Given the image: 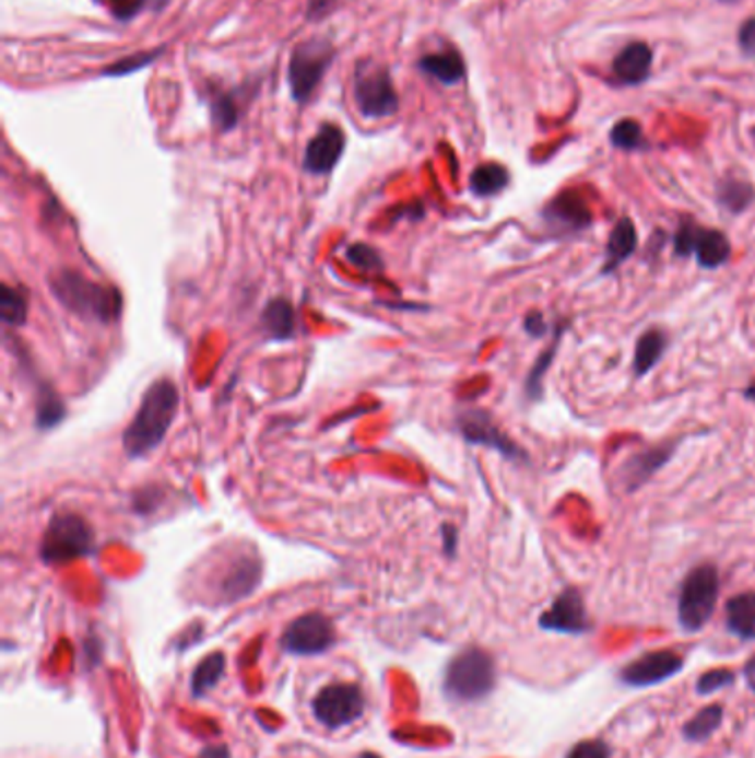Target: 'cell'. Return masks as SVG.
Returning a JSON list of instances; mask_svg holds the SVG:
<instances>
[{"mask_svg":"<svg viewBox=\"0 0 755 758\" xmlns=\"http://www.w3.org/2000/svg\"><path fill=\"white\" fill-rule=\"evenodd\" d=\"M683 665L685 658L671 650L645 652L642 656H638L621 669V681L629 688H651L676 677Z\"/></svg>","mask_w":755,"mask_h":758,"instance_id":"obj_11","label":"cell"},{"mask_svg":"<svg viewBox=\"0 0 755 758\" xmlns=\"http://www.w3.org/2000/svg\"><path fill=\"white\" fill-rule=\"evenodd\" d=\"M366 710V697L355 684H332L319 690L312 701L315 719L328 727L340 730L362 719Z\"/></svg>","mask_w":755,"mask_h":758,"instance_id":"obj_8","label":"cell"},{"mask_svg":"<svg viewBox=\"0 0 755 758\" xmlns=\"http://www.w3.org/2000/svg\"><path fill=\"white\" fill-rule=\"evenodd\" d=\"M334 56L338 51L326 38H310L293 49L288 62V88L295 103L306 105L312 98Z\"/></svg>","mask_w":755,"mask_h":758,"instance_id":"obj_6","label":"cell"},{"mask_svg":"<svg viewBox=\"0 0 755 758\" xmlns=\"http://www.w3.org/2000/svg\"><path fill=\"white\" fill-rule=\"evenodd\" d=\"M561 333H563V328L556 333L552 347H550L547 351H543V355L536 360L534 369H532V371H530V375H528L526 390H528L530 399H539V397H541V393H543V377H545L547 369H550V366H552V362H554V355H556V349H558V342H561Z\"/></svg>","mask_w":755,"mask_h":758,"instance_id":"obj_31","label":"cell"},{"mask_svg":"<svg viewBox=\"0 0 755 758\" xmlns=\"http://www.w3.org/2000/svg\"><path fill=\"white\" fill-rule=\"evenodd\" d=\"M180 408V390L172 380H155L140 399L131 424L122 433V448L131 459L151 455L174 427Z\"/></svg>","mask_w":755,"mask_h":758,"instance_id":"obj_1","label":"cell"},{"mask_svg":"<svg viewBox=\"0 0 755 758\" xmlns=\"http://www.w3.org/2000/svg\"><path fill=\"white\" fill-rule=\"evenodd\" d=\"M543 218L556 233H578L587 226H592L590 207H587L585 200L574 191H565L558 198H554L545 207Z\"/></svg>","mask_w":755,"mask_h":758,"instance_id":"obj_15","label":"cell"},{"mask_svg":"<svg viewBox=\"0 0 755 758\" xmlns=\"http://www.w3.org/2000/svg\"><path fill=\"white\" fill-rule=\"evenodd\" d=\"M722 716H724V710L718 703L703 708L694 719L687 721V725L683 730L685 738L694 740V743L707 740L722 725Z\"/></svg>","mask_w":755,"mask_h":758,"instance_id":"obj_27","label":"cell"},{"mask_svg":"<svg viewBox=\"0 0 755 758\" xmlns=\"http://www.w3.org/2000/svg\"><path fill=\"white\" fill-rule=\"evenodd\" d=\"M49 282L56 300L82 319L109 324L120 317L122 298L116 289H107L78 271H58Z\"/></svg>","mask_w":755,"mask_h":758,"instance_id":"obj_2","label":"cell"},{"mask_svg":"<svg viewBox=\"0 0 755 758\" xmlns=\"http://www.w3.org/2000/svg\"><path fill=\"white\" fill-rule=\"evenodd\" d=\"M666 349V337L660 328H649L640 335V340L636 342V351H634V373L640 377V375H647L656 364L658 360L662 358Z\"/></svg>","mask_w":755,"mask_h":758,"instance_id":"obj_23","label":"cell"},{"mask_svg":"<svg viewBox=\"0 0 755 758\" xmlns=\"http://www.w3.org/2000/svg\"><path fill=\"white\" fill-rule=\"evenodd\" d=\"M612 144L618 147V149H625V151H634V149H640L645 147V138H642V129L636 120H621L612 133Z\"/></svg>","mask_w":755,"mask_h":758,"instance_id":"obj_33","label":"cell"},{"mask_svg":"<svg viewBox=\"0 0 755 758\" xmlns=\"http://www.w3.org/2000/svg\"><path fill=\"white\" fill-rule=\"evenodd\" d=\"M441 533H444V544H446V552L452 557L455 552H457V528L455 526H450V524H446L444 528H441Z\"/></svg>","mask_w":755,"mask_h":758,"instance_id":"obj_42","label":"cell"},{"mask_svg":"<svg viewBox=\"0 0 755 758\" xmlns=\"http://www.w3.org/2000/svg\"><path fill=\"white\" fill-rule=\"evenodd\" d=\"M96 550L94 528L75 513L54 515L43 541H40V559L45 563H69L80 557H90Z\"/></svg>","mask_w":755,"mask_h":758,"instance_id":"obj_4","label":"cell"},{"mask_svg":"<svg viewBox=\"0 0 755 758\" xmlns=\"http://www.w3.org/2000/svg\"><path fill=\"white\" fill-rule=\"evenodd\" d=\"M457 427H459V433L463 435V440L468 444L487 446L508 459H523L526 457L523 448L517 446L506 433H503L485 410H479V408L463 410L457 417Z\"/></svg>","mask_w":755,"mask_h":758,"instance_id":"obj_10","label":"cell"},{"mask_svg":"<svg viewBox=\"0 0 755 758\" xmlns=\"http://www.w3.org/2000/svg\"><path fill=\"white\" fill-rule=\"evenodd\" d=\"M727 628L742 641H755V593H742L727 602Z\"/></svg>","mask_w":755,"mask_h":758,"instance_id":"obj_19","label":"cell"},{"mask_svg":"<svg viewBox=\"0 0 755 758\" xmlns=\"http://www.w3.org/2000/svg\"><path fill=\"white\" fill-rule=\"evenodd\" d=\"M653 51L645 43H629L616 58H614V73L625 84H638L649 78L651 71Z\"/></svg>","mask_w":755,"mask_h":758,"instance_id":"obj_16","label":"cell"},{"mask_svg":"<svg viewBox=\"0 0 755 758\" xmlns=\"http://www.w3.org/2000/svg\"><path fill=\"white\" fill-rule=\"evenodd\" d=\"M224 669H226V658L222 652H213L209 656H204L196 669H193V677H191V695L196 699L204 697L207 692L215 690L217 684L222 681L224 677Z\"/></svg>","mask_w":755,"mask_h":758,"instance_id":"obj_24","label":"cell"},{"mask_svg":"<svg viewBox=\"0 0 755 758\" xmlns=\"http://www.w3.org/2000/svg\"><path fill=\"white\" fill-rule=\"evenodd\" d=\"M211 120L217 131H231L239 120V105L233 94H215L211 98Z\"/></svg>","mask_w":755,"mask_h":758,"instance_id":"obj_30","label":"cell"},{"mask_svg":"<svg viewBox=\"0 0 755 758\" xmlns=\"http://www.w3.org/2000/svg\"><path fill=\"white\" fill-rule=\"evenodd\" d=\"M744 681L751 692H755V654L744 665Z\"/></svg>","mask_w":755,"mask_h":758,"instance_id":"obj_44","label":"cell"},{"mask_svg":"<svg viewBox=\"0 0 755 758\" xmlns=\"http://www.w3.org/2000/svg\"><path fill=\"white\" fill-rule=\"evenodd\" d=\"M523 326H526V330H528L532 337H541V335H545V333H547L545 319H543V315H541V313H536V311H532V313H528V315H526Z\"/></svg>","mask_w":755,"mask_h":758,"instance_id":"obj_41","label":"cell"},{"mask_svg":"<svg viewBox=\"0 0 755 758\" xmlns=\"http://www.w3.org/2000/svg\"><path fill=\"white\" fill-rule=\"evenodd\" d=\"M740 47L746 56L755 58V16L740 27Z\"/></svg>","mask_w":755,"mask_h":758,"instance_id":"obj_40","label":"cell"},{"mask_svg":"<svg viewBox=\"0 0 755 758\" xmlns=\"http://www.w3.org/2000/svg\"><path fill=\"white\" fill-rule=\"evenodd\" d=\"M340 0H308L306 14L310 21H321L326 19L334 8H338Z\"/></svg>","mask_w":755,"mask_h":758,"instance_id":"obj_39","label":"cell"},{"mask_svg":"<svg viewBox=\"0 0 755 758\" xmlns=\"http://www.w3.org/2000/svg\"><path fill=\"white\" fill-rule=\"evenodd\" d=\"M103 3L118 21H131L142 12L146 0H103Z\"/></svg>","mask_w":755,"mask_h":758,"instance_id":"obj_37","label":"cell"},{"mask_svg":"<svg viewBox=\"0 0 755 758\" xmlns=\"http://www.w3.org/2000/svg\"><path fill=\"white\" fill-rule=\"evenodd\" d=\"M508 183H510L508 168L500 166V164H494V162L476 166L470 176V189L479 198H489V196L500 194L503 189L508 187Z\"/></svg>","mask_w":755,"mask_h":758,"instance_id":"obj_25","label":"cell"},{"mask_svg":"<svg viewBox=\"0 0 755 758\" xmlns=\"http://www.w3.org/2000/svg\"><path fill=\"white\" fill-rule=\"evenodd\" d=\"M359 758H381V756H377V754H370V751H364Z\"/></svg>","mask_w":755,"mask_h":758,"instance_id":"obj_46","label":"cell"},{"mask_svg":"<svg viewBox=\"0 0 755 758\" xmlns=\"http://www.w3.org/2000/svg\"><path fill=\"white\" fill-rule=\"evenodd\" d=\"M64 415H67V408H64L62 399L54 393V388L43 386L38 390V399H36V427L40 431H49V429L60 424Z\"/></svg>","mask_w":755,"mask_h":758,"instance_id":"obj_26","label":"cell"},{"mask_svg":"<svg viewBox=\"0 0 755 758\" xmlns=\"http://www.w3.org/2000/svg\"><path fill=\"white\" fill-rule=\"evenodd\" d=\"M694 253L703 269H718L731 258V244L722 231L700 229Z\"/></svg>","mask_w":755,"mask_h":758,"instance_id":"obj_21","label":"cell"},{"mask_svg":"<svg viewBox=\"0 0 755 758\" xmlns=\"http://www.w3.org/2000/svg\"><path fill=\"white\" fill-rule=\"evenodd\" d=\"M755 200V191L748 183L744 180H724L718 187V202L729 211V213H742L746 211Z\"/></svg>","mask_w":755,"mask_h":758,"instance_id":"obj_29","label":"cell"},{"mask_svg":"<svg viewBox=\"0 0 755 758\" xmlns=\"http://www.w3.org/2000/svg\"><path fill=\"white\" fill-rule=\"evenodd\" d=\"M262 326L271 340H293L295 337V308L288 300L275 298L264 306L262 313Z\"/></svg>","mask_w":755,"mask_h":758,"instance_id":"obj_22","label":"cell"},{"mask_svg":"<svg viewBox=\"0 0 755 758\" xmlns=\"http://www.w3.org/2000/svg\"><path fill=\"white\" fill-rule=\"evenodd\" d=\"M744 395H746L748 399H755V384H751V386L744 390Z\"/></svg>","mask_w":755,"mask_h":758,"instance_id":"obj_45","label":"cell"},{"mask_svg":"<svg viewBox=\"0 0 755 758\" xmlns=\"http://www.w3.org/2000/svg\"><path fill=\"white\" fill-rule=\"evenodd\" d=\"M418 69L444 84H457L465 75V62L461 54L455 49L426 54L422 60H418Z\"/></svg>","mask_w":755,"mask_h":758,"instance_id":"obj_20","label":"cell"},{"mask_svg":"<svg viewBox=\"0 0 755 758\" xmlns=\"http://www.w3.org/2000/svg\"><path fill=\"white\" fill-rule=\"evenodd\" d=\"M638 246V231L636 224L629 218H621L616 222V226L610 233L607 240V248H605V267L603 273H612L616 271L623 263H627L634 250Z\"/></svg>","mask_w":755,"mask_h":758,"instance_id":"obj_17","label":"cell"},{"mask_svg":"<svg viewBox=\"0 0 755 758\" xmlns=\"http://www.w3.org/2000/svg\"><path fill=\"white\" fill-rule=\"evenodd\" d=\"M262 581V559L253 552L235 555L222 570L217 595L222 604H237L256 593Z\"/></svg>","mask_w":755,"mask_h":758,"instance_id":"obj_12","label":"cell"},{"mask_svg":"<svg viewBox=\"0 0 755 758\" xmlns=\"http://www.w3.org/2000/svg\"><path fill=\"white\" fill-rule=\"evenodd\" d=\"M198 758H231V751L226 745H209L200 751Z\"/></svg>","mask_w":755,"mask_h":758,"instance_id":"obj_43","label":"cell"},{"mask_svg":"<svg viewBox=\"0 0 755 758\" xmlns=\"http://www.w3.org/2000/svg\"><path fill=\"white\" fill-rule=\"evenodd\" d=\"M27 295L21 289L3 284L0 289V317L8 326H23L27 322Z\"/></svg>","mask_w":755,"mask_h":758,"instance_id":"obj_28","label":"cell"},{"mask_svg":"<svg viewBox=\"0 0 755 758\" xmlns=\"http://www.w3.org/2000/svg\"><path fill=\"white\" fill-rule=\"evenodd\" d=\"M346 258H349V263H353L359 271H381L384 269V260H381V256H379V253L373 248V246H368V244H353V246H349V253H346Z\"/></svg>","mask_w":755,"mask_h":758,"instance_id":"obj_34","label":"cell"},{"mask_svg":"<svg viewBox=\"0 0 755 758\" xmlns=\"http://www.w3.org/2000/svg\"><path fill=\"white\" fill-rule=\"evenodd\" d=\"M353 98L364 118L379 120L394 116L399 109V94L390 69L375 60L359 62L353 82Z\"/></svg>","mask_w":755,"mask_h":758,"instance_id":"obj_7","label":"cell"},{"mask_svg":"<svg viewBox=\"0 0 755 758\" xmlns=\"http://www.w3.org/2000/svg\"><path fill=\"white\" fill-rule=\"evenodd\" d=\"M718 593L720 576L711 563H703L685 576L679 595V623L685 632H698L709 623Z\"/></svg>","mask_w":755,"mask_h":758,"instance_id":"obj_5","label":"cell"},{"mask_svg":"<svg viewBox=\"0 0 755 758\" xmlns=\"http://www.w3.org/2000/svg\"><path fill=\"white\" fill-rule=\"evenodd\" d=\"M567 758H610V747L603 740H580L569 749Z\"/></svg>","mask_w":755,"mask_h":758,"instance_id":"obj_38","label":"cell"},{"mask_svg":"<svg viewBox=\"0 0 755 758\" xmlns=\"http://www.w3.org/2000/svg\"><path fill=\"white\" fill-rule=\"evenodd\" d=\"M539 626L547 632H558V634H582L590 630V621H587L585 604L576 587H567L565 593H561L550 610H545L539 617Z\"/></svg>","mask_w":755,"mask_h":758,"instance_id":"obj_14","label":"cell"},{"mask_svg":"<svg viewBox=\"0 0 755 758\" xmlns=\"http://www.w3.org/2000/svg\"><path fill=\"white\" fill-rule=\"evenodd\" d=\"M671 453H674V444H671V446H653V448H647V451L638 453L636 457H632L625 464V470H623L627 490H636L645 481H649L666 464Z\"/></svg>","mask_w":755,"mask_h":758,"instance_id":"obj_18","label":"cell"},{"mask_svg":"<svg viewBox=\"0 0 755 758\" xmlns=\"http://www.w3.org/2000/svg\"><path fill=\"white\" fill-rule=\"evenodd\" d=\"M157 56H162V49H151V51H140V54H131V56H125L120 58L118 62L105 67L103 75H111V78H122V75H129V73H135L144 67H149Z\"/></svg>","mask_w":755,"mask_h":758,"instance_id":"obj_32","label":"cell"},{"mask_svg":"<svg viewBox=\"0 0 755 758\" xmlns=\"http://www.w3.org/2000/svg\"><path fill=\"white\" fill-rule=\"evenodd\" d=\"M346 149V136L338 125H321L304 151V172L312 176H328Z\"/></svg>","mask_w":755,"mask_h":758,"instance_id":"obj_13","label":"cell"},{"mask_svg":"<svg viewBox=\"0 0 755 758\" xmlns=\"http://www.w3.org/2000/svg\"><path fill=\"white\" fill-rule=\"evenodd\" d=\"M698 231L700 226H696L689 218H685L676 231V237H674V246H676V256L685 258L689 256V253H694V246H696V240H698Z\"/></svg>","mask_w":755,"mask_h":758,"instance_id":"obj_36","label":"cell"},{"mask_svg":"<svg viewBox=\"0 0 755 758\" xmlns=\"http://www.w3.org/2000/svg\"><path fill=\"white\" fill-rule=\"evenodd\" d=\"M494 658L481 648L461 650L448 665L444 690L452 701H479L494 690Z\"/></svg>","mask_w":755,"mask_h":758,"instance_id":"obj_3","label":"cell"},{"mask_svg":"<svg viewBox=\"0 0 755 758\" xmlns=\"http://www.w3.org/2000/svg\"><path fill=\"white\" fill-rule=\"evenodd\" d=\"M733 681H735V677H733L731 669H724V667L722 669H709L698 679L696 690H698V695H713V692L729 688Z\"/></svg>","mask_w":755,"mask_h":758,"instance_id":"obj_35","label":"cell"},{"mask_svg":"<svg viewBox=\"0 0 755 758\" xmlns=\"http://www.w3.org/2000/svg\"><path fill=\"white\" fill-rule=\"evenodd\" d=\"M334 628L332 621L319 613H308L297 617L282 637V648L288 654L297 656H315L323 654L334 645Z\"/></svg>","mask_w":755,"mask_h":758,"instance_id":"obj_9","label":"cell"}]
</instances>
